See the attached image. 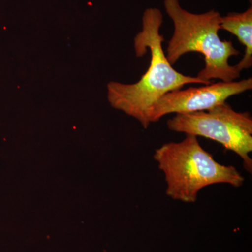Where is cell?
<instances>
[{
    "label": "cell",
    "mask_w": 252,
    "mask_h": 252,
    "mask_svg": "<svg viewBox=\"0 0 252 252\" xmlns=\"http://www.w3.org/2000/svg\"><path fill=\"white\" fill-rule=\"evenodd\" d=\"M163 18L157 8H148L142 16V31L134 39L137 57L149 49L151 61L147 72L135 84L111 82L108 84L109 102L140 123L144 129L150 125L149 115L154 104L164 94L190 84L208 85L212 81L185 75L174 69L162 49L165 41L160 32Z\"/></svg>",
    "instance_id": "cell-1"
},
{
    "label": "cell",
    "mask_w": 252,
    "mask_h": 252,
    "mask_svg": "<svg viewBox=\"0 0 252 252\" xmlns=\"http://www.w3.org/2000/svg\"><path fill=\"white\" fill-rule=\"evenodd\" d=\"M164 6L175 26L166 54L172 65L187 53L198 52L204 56L205 67L197 77L228 82L240 77L235 66L228 63L230 58L238 56L240 51L232 41L221 40L219 36L220 12L212 9L203 14H193L183 9L179 0H164Z\"/></svg>",
    "instance_id": "cell-2"
},
{
    "label": "cell",
    "mask_w": 252,
    "mask_h": 252,
    "mask_svg": "<svg viewBox=\"0 0 252 252\" xmlns=\"http://www.w3.org/2000/svg\"><path fill=\"white\" fill-rule=\"evenodd\" d=\"M154 159L165 176L167 196L183 203H195L199 192L209 186L227 184L238 188L245 182L236 167L217 162L195 135L163 144L156 149Z\"/></svg>",
    "instance_id": "cell-3"
},
{
    "label": "cell",
    "mask_w": 252,
    "mask_h": 252,
    "mask_svg": "<svg viewBox=\"0 0 252 252\" xmlns=\"http://www.w3.org/2000/svg\"><path fill=\"white\" fill-rule=\"evenodd\" d=\"M167 125L170 130L218 142L241 158L244 168L252 173V118L248 112H237L225 102L207 110L176 114Z\"/></svg>",
    "instance_id": "cell-4"
},
{
    "label": "cell",
    "mask_w": 252,
    "mask_h": 252,
    "mask_svg": "<svg viewBox=\"0 0 252 252\" xmlns=\"http://www.w3.org/2000/svg\"><path fill=\"white\" fill-rule=\"evenodd\" d=\"M252 79L222 81L201 87L178 89L164 94L154 104L149 122H158L169 114H189L207 110L226 102L232 96L252 90Z\"/></svg>",
    "instance_id": "cell-5"
},
{
    "label": "cell",
    "mask_w": 252,
    "mask_h": 252,
    "mask_svg": "<svg viewBox=\"0 0 252 252\" xmlns=\"http://www.w3.org/2000/svg\"><path fill=\"white\" fill-rule=\"evenodd\" d=\"M220 30L229 32L245 47V55L235 67L239 72L252 66V6L245 12L229 13L220 19Z\"/></svg>",
    "instance_id": "cell-6"
}]
</instances>
